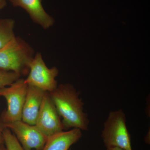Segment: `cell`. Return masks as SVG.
<instances>
[{"label": "cell", "instance_id": "obj_1", "mask_svg": "<svg viewBox=\"0 0 150 150\" xmlns=\"http://www.w3.org/2000/svg\"><path fill=\"white\" fill-rule=\"evenodd\" d=\"M48 93L62 118L64 130L71 128L82 131L88 130V115L84 112L83 102L74 86L69 83L60 84Z\"/></svg>", "mask_w": 150, "mask_h": 150}, {"label": "cell", "instance_id": "obj_2", "mask_svg": "<svg viewBox=\"0 0 150 150\" xmlns=\"http://www.w3.org/2000/svg\"><path fill=\"white\" fill-rule=\"evenodd\" d=\"M35 55L29 43L16 36L0 49V71L13 72L21 76L27 75Z\"/></svg>", "mask_w": 150, "mask_h": 150}, {"label": "cell", "instance_id": "obj_3", "mask_svg": "<svg viewBox=\"0 0 150 150\" xmlns=\"http://www.w3.org/2000/svg\"><path fill=\"white\" fill-rule=\"evenodd\" d=\"M105 146L132 150L130 134L127 128L126 114L121 109L109 112L101 134Z\"/></svg>", "mask_w": 150, "mask_h": 150}, {"label": "cell", "instance_id": "obj_4", "mask_svg": "<svg viewBox=\"0 0 150 150\" xmlns=\"http://www.w3.org/2000/svg\"><path fill=\"white\" fill-rule=\"evenodd\" d=\"M28 86L25 79L20 78L11 85L0 88V96L4 98L7 103L1 118L4 124L22 120Z\"/></svg>", "mask_w": 150, "mask_h": 150}, {"label": "cell", "instance_id": "obj_5", "mask_svg": "<svg viewBox=\"0 0 150 150\" xmlns=\"http://www.w3.org/2000/svg\"><path fill=\"white\" fill-rule=\"evenodd\" d=\"M59 70L56 67L48 68L40 52L35 54L30 65L29 71L25 82L28 86H33L50 92L58 86L56 78Z\"/></svg>", "mask_w": 150, "mask_h": 150}, {"label": "cell", "instance_id": "obj_6", "mask_svg": "<svg viewBox=\"0 0 150 150\" xmlns=\"http://www.w3.org/2000/svg\"><path fill=\"white\" fill-rule=\"evenodd\" d=\"M4 126L15 134L25 150H42L47 137L35 125L21 121L6 123Z\"/></svg>", "mask_w": 150, "mask_h": 150}, {"label": "cell", "instance_id": "obj_7", "mask_svg": "<svg viewBox=\"0 0 150 150\" xmlns=\"http://www.w3.org/2000/svg\"><path fill=\"white\" fill-rule=\"evenodd\" d=\"M35 126L47 137L64 130L61 117L48 92L43 98Z\"/></svg>", "mask_w": 150, "mask_h": 150}, {"label": "cell", "instance_id": "obj_8", "mask_svg": "<svg viewBox=\"0 0 150 150\" xmlns=\"http://www.w3.org/2000/svg\"><path fill=\"white\" fill-rule=\"evenodd\" d=\"M14 7L24 9L33 21L47 29L54 25V18L46 11L43 5V0H9Z\"/></svg>", "mask_w": 150, "mask_h": 150}, {"label": "cell", "instance_id": "obj_9", "mask_svg": "<svg viewBox=\"0 0 150 150\" xmlns=\"http://www.w3.org/2000/svg\"><path fill=\"white\" fill-rule=\"evenodd\" d=\"M46 92L35 87L28 86L23 109L22 121L30 125H35L40 106Z\"/></svg>", "mask_w": 150, "mask_h": 150}, {"label": "cell", "instance_id": "obj_10", "mask_svg": "<svg viewBox=\"0 0 150 150\" xmlns=\"http://www.w3.org/2000/svg\"><path fill=\"white\" fill-rule=\"evenodd\" d=\"M82 136V131L79 129L74 128L69 131H61L48 137L42 150H68Z\"/></svg>", "mask_w": 150, "mask_h": 150}, {"label": "cell", "instance_id": "obj_11", "mask_svg": "<svg viewBox=\"0 0 150 150\" xmlns=\"http://www.w3.org/2000/svg\"><path fill=\"white\" fill-rule=\"evenodd\" d=\"M15 25V21L13 19L0 18V49L16 37Z\"/></svg>", "mask_w": 150, "mask_h": 150}, {"label": "cell", "instance_id": "obj_12", "mask_svg": "<svg viewBox=\"0 0 150 150\" xmlns=\"http://www.w3.org/2000/svg\"><path fill=\"white\" fill-rule=\"evenodd\" d=\"M4 142L7 150H25L20 143L11 132V130L5 127L3 131Z\"/></svg>", "mask_w": 150, "mask_h": 150}, {"label": "cell", "instance_id": "obj_13", "mask_svg": "<svg viewBox=\"0 0 150 150\" xmlns=\"http://www.w3.org/2000/svg\"><path fill=\"white\" fill-rule=\"evenodd\" d=\"M21 77L13 72L0 71V88L11 85Z\"/></svg>", "mask_w": 150, "mask_h": 150}, {"label": "cell", "instance_id": "obj_14", "mask_svg": "<svg viewBox=\"0 0 150 150\" xmlns=\"http://www.w3.org/2000/svg\"><path fill=\"white\" fill-rule=\"evenodd\" d=\"M5 127L4 122L2 121L1 119L0 118V146L2 144L3 142H4L3 131Z\"/></svg>", "mask_w": 150, "mask_h": 150}, {"label": "cell", "instance_id": "obj_15", "mask_svg": "<svg viewBox=\"0 0 150 150\" xmlns=\"http://www.w3.org/2000/svg\"><path fill=\"white\" fill-rule=\"evenodd\" d=\"M7 0H0V10L4 8L7 5Z\"/></svg>", "mask_w": 150, "mask_h": 150}, {"label": "cell", "instance_id": "obj_16", "mask_svg": "<svg viewBox=\"0 0 150 150\" xmlns=\"http://www.w3.org/2000/svg\"><path fill=\"white\" fill-rule=\"evenodd\" d=\"M106 150H123V149H120V148L117 147H112L108 148L106 149Z\"/></svg>", "mask_w": 150, "mask_h": 150}, {"label": "cell", "instance_id": "obj_17", "mask_svg": "<svg viewBox=\"0 0 150 150\" xmlns=\"http://www.w3.org/2000/svg\"><path fill=\"white\" fill-rule=\"evenodd\" d=\"M0 150H7L6 148H5L2 145H1L0 146Z\"/></svg>", "mask_w": 150, "mask_h": 150}]
</instances>
